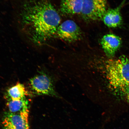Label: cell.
<instances>
[{
  "instance_id": "obj_6",
  "label": "cell",
  "mask_w": 129,
  "mask_h": 129,
  "mask_svg": "<svg viewBox=\"0 0 129 129\" xmlns=\"http://www.w3.org/2000/svg\"><path fill=\"white\" fill-rule=\"evenodd\" d=\"M80 27L74 21L67 20L60 24L56 31V37L69 43L74 42L81 38Z\"/></svg>"
},
{
  "instance_id": "obj_11",
  "label": "cell",
  "mask_w": 129,
  "mask_h": 129,
  "mask_svg": "<svg viewBox=\"0 0 129 129\" xmlns=\"http://www.w3.org/2000/svg\"><path fill=\"white\" fill-rule=\"evenodd\" d=\"M7 106L9 112L19 113L29 109V102L26 98L15 100H7Z\"/></svg>"
},
{
  "instance_id": "obj_4",
  "label": "cell",
  "mask_w": 129,
  "mask_h": 129,
  "mask_svg": "<svg viewBox=\"0 0 129 129\" xmlns=\"http://www.w3.org/2000/svg\"><path fill=\"white\" fill-rule=\"evenodd\" d=\"M106 0H83L81 14L84 20L94 21L102 19L107 9Z\"/></svg>"
},
{
  "instance_id": "obj_9",
  "label": "cell",
  "mask_w": 129,
  "mask_h": 129,
  "mask_svg": "<svg viewBox=\"0 0 129 129\" xmlns=\"http://www.w3.org/2000/svg\"><path fill=\"white\" fill-rule=\"evenodd\" d=\"M83 4V0H62L60 10L63 14L65 15L80 14Z\"/></svg>"
},
{
  "instance_id": "obj_3",
  "label": "cell",
  "mask_w": 129,
  "mask_h": 129,
  "mask_svg": "<svg viewBox=\"0 0 129 129\" xmlns=\"http://www.w3.org/2000/svg\"><path fill=\"white\" fill-rule=\"evenodd\" d=\"M29 85L35 94L60 98L54 88L52 79L45 73L41 72L32 77L29 81Z\"/></svg>"
},
{
  "instance_id": "obj_12",
  "label": "cell",
  "mask_w": 129,
  "mask_h": 129,
  "mask_svg": "<svg viewBox=\"0 0 129 129\" xmlns=\"http://www.w3.org/2000/svg\"><path fill=\"white\" fill-rule=\"evenodd\" d=\"M122 91L125 93V95L126 97L127 100L129 103V85L125 87L122 90Z\"/></svg>"
},
{
  "instance_id": "obj_8",
  "label": "cell",
  "mask_w": 129,
  "mask_h": 129,
  "mask_svg": "<svg viewBox=\"0 0 129 129\" xmlns=\"http://www.w3.org/2000/svg\"><path fill=\"white\" fill-rule=\"evenodd\" d=\"M125 1H124L117 7L106 10L102 19L105 25L107 27L116 28L122 25V19L120 11Z\"/></svg>"
},
{
  "instance_id": "obj_1",
  "label": "cell",
  "mask_w": 129,
  "mask_h": 129,
  "mask_svg": "<svg viewBox=\"0 0 129 129\" xmlns=\"http://www.w3.org/2000/svg\"><path fill=\"white\" fill-rule=\"evenodd\" d=\"M60 16L48 0L33 1L24 5L20 14L22 32L32 43L42 46L56 37Z\"/></svg>"
},
{
  "instance_id": "obj_7",
  "label": "cell",
  "mask_w": 129,
  "mask_h": 129,
  "mask_svg": "<svg viewBox=\"0 0 129 129\" xmlns=\"http://www.w3.org/2000/svg\"><path fill=\"white\" fill-rule=\"evenodd\" d=\"M121 39L113 34H107L101 39V44L104 52L109 57L113 56L121 46Z\"/></svg>"
},
{
  "instance_id": "obj_10",
  "label": "cell",
  "mask_w": 129,
  "mask_h": 129,
  "mask_svg": "<svg viewBox=\"0 0 129 129\" xmlns=\"http://www.w3.org/2000/svg\"><path fill=\"white\" fill-rule=\"evenodd\" d=\"M27 94L23 85L18 83L8 89L5 96L7 100H15L26 98Z\"/></svg>"
},
{
  "instance_id": "obj_2",
  "label": "cell",
  "mask_w": 129,
  "mask_h": 129,
  "mask_svg": "<svg viewBox=\"0 0 129 129\" xmlns=\"http://www.w3.org/2000/svg\"><path fill=\"white\" fill-rule=\"evenodd\" d=\"M104 70L110 85L121 91L129 85V58L122 56L105 62Z\"/></svg>"
},
{
  "instance_id": "obj_5",
  "label": "cell",
  "mask_w": 129,
  "mask_h": 129,
  "mask_svg": "<svg viewBox=\"0 0 129 129\" xmlns=\"http://www.w3.org/2000/svg\"><path fill=\"white\" fill-rule=\"evenodd\" d=\"M29 109L20 112H6L3 118L4 129H29Z\"/></svg>"
}]
</instances>
